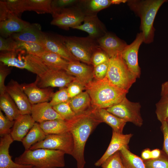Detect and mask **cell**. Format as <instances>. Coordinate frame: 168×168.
Here are the masks:
<instances>
[{
    "mask_svg": "<svg viewBox=\"0 0 168 168\" xmlns=\"http://www.w3.org/2000/svg\"><path fill=\"white\" fill-rule=\"evenodd\" d=\"M67 122L74 142L72 156L76 161L77 168H84L86 164L84 154L86 143L94 130L102 122L95 114L93 108Z\"/></svg>",
    "mask_w": 168,
    "mask_h": 168,
    "instance_id": "cell-1",
    "label": "cell"
},
{
    "mask_svg": "<svg viewBox=\"0 0 168 168\" xmlns=\"http://www.w3.org/2000/svg\"><path fill=\"white\" fill-rule=\"evenodd\" d=\"M94 109H106L121 101L128 92L113 84L106 77L93 80L85 86Z\"/></svg>",
    "mask_w": 168,
    "mask_h": 168,
    "instance_id": "cell-2",
    "label": "cell"
},
{
    "mask_svg": "<svg viewBox=\"0 0 168 168\" xmlns=\"http://www.w3.org/2000/svg\"><path fill=\"white\" fill-rule=\"evenodd\" d=\"M166 0H130L128 5L141 19L140 29L143 36V42L149 44L153 41L154 20L161 5Z\"/></svg>",
    "mask_w": 168,
    "mask_h": 168,
    "instance_id": "cell-3",
    "label": "cell"
},
{
    "mask_svg": "<svg viewBox=\"0 0 168 168\" xmlns=\"http://www.w3.org/2000/svg\"><path fill=\"white\" fill-rule=\"evenodd\" d=\"M65 153L59 150L40 148L25 150L14 161L22 165L36 168H59L65 166Z\"/></svg>",
    "mask_w": 168,
    "mask_h": 168,
    "instance_id": "cell-4",
    "label": "cell"
},
{
    "mask_svg": "<svg viewBox=\"0 0 168 168\" xmlns=\"http://www.w3.org/2000/svg\"><path fill=\"white\" fill-rule=\"evenodd\" d=\"M0 62L9 67L26 69L38 76L49 69L38 56L20 49L12 51H1Z\"/></svg>",
    "mask_w": 168,
    "mask_h": 168,
    "instance_id": "cell-5",
    "label": "cell"
},
{
    "mask_svg": "<svg viewBox=\"0 0 168 168\" xmlns=\"http://www.w3.org/2000/svg\"><path fill=\"white\" fill-rule=\"evenodd\" d=\"M106 77L113 84L128 92L137 79L128 69L121 54L110 58Z\"/></svg>",
    "mask_w": 168,
    "mask_h": 168,
    "instance_id": "cell-6",
    "label": "cell"
},
{
    "mask_svg": "<svg viewBox=\"0 0 168 168\" xmlns=\"http://www.w3.org/2000/svg\"><path fill=\"white\" fill-rule=\"evenodd\" d=\"M65 44L78 61L92 65L91 57L95 50L99 47L96 40L86 37L64 36Z\"/></svg>",
    "mask_w": 168,
    "mask_h": 168,
    "instance_id": "cell-7",
    "label": "cell"
},
{
    "mask_svg": "<svg viewBox=\"0 0 168 168\" xmlns=\"http://www.w3.org/2000/svg\"><path fill=\"white\" fill-rule=\"evenodd\" d=\"M141 107L139 102L131 101L125 97L119 103L106 110L127 122H131L136 126L141 127L143 124L140 113Z\"/></svg>",
    "mask_w": 168,
    "mask_h": 168,
    "instance_id": "cell-8",
    "label": "cell"
},
{
    "mask_svg": "<svg viewBox=\"0 0 168 168\" xmlns=\"http://www.w3.org/2000/svg\"><path fill=\"white\" fill-rule=\"evenodd\" d=\"M74 147L72 136L69 131L62 134H47L44 140L32 146L29 149L45 148L59 150L72 156Z\"/></svg>",
    "mask_w": 168,
    "mask_h": 168,
    "instance_id": "cell-9",
    "label": "cell"
},
{
    "mask_svg": "<svg viewBox=\"0 0 168 168\" xmlns=\"http://www.w3.org/2000/svg\"><path fill=\"white\" fill-rule=\"evenodd\" d=\"M51 24L68 30L81 25L85 15L77 6L65 9L53 16Z\"/></svg>",
    "mask_w": 168,
    "mask_h": 168,
    "instance_id": "cell-10",
    "label": "cell"
},
{
    "mask_svg": "<svg viewBox=\"0 0 168 168\" xmlns=\"http://www.w3.org/2000/svg\"><path fill=\"white\" fill-rule=\"evenodd\" d=\"M75 78L65 70L49 69L41 76H37L35 82L40 88L49 87L62 88L67 87Z\"/></svg>",
    "mask_w": 168,
    "mask_h": 168,
    "instance_id": "cell-11",
    "label": "cell"
},
{
    "mask_svg": "<svg viewBox=\"0 0 168 168\" xmlns=\"http://www.w3.org/2000/svg\"><path fill=\"white\" fill-rule=\"evenodd\" d=\"M143 41L141 32L138 33L134 41L128 45L121 53V56L130 72L137 78L140 77L141 69L138 62V53L140 45Z\"/></svg>",
    "mask_w": 168,
    "mask_h": 168,
    "instance_id": "cell-12",
    "label": "cell"
},
{
    "mask_svg": "<svg viewBox=\"0 0 168 168\" xmlns=\"http://www.w3.org/2000/svg\"><path fill=\"white\" fill-rule=\"evenodd\" d=\"M41 43L47 51L58 54L68 62L77 61L66 46L64 36L44 32Z\"/></svg>",
    "mask_w": 168,
    "mask_h": 168,
    "instance_id": "cell-13",
    "label": "cell"
},
{
    "mask_svg": "<svg viewBox=\"0 0 168 168\" xmlns=\"http://www.w3.org/2000/svg\"><path fill=\"white\" fill-rule=\"evenodd\" d=\"M6 91L15 102L20 114H30L32 105L24 91L21 84L12 79L6 86Z\"/></svg>",
    "mask_w": 168,
    "mask_h": 168,
    "instance_id": "cell-14",
    "label": "cell"
},
{
    "mask_svg": "<svg viewBox=\"0 0 168 168\" xmlns=\"http://www.w3.org/2000/svg\"><path fill=\"white\" fill-rule=\"evenodd\" d=\"M97 41L99 47L106 53L110 58L121 54L128 45L116 36L108 32Z\"/></svg>",
    "mask_w": 168,
    "mask_h": 168,
    "instance_id": "cell-15",
    "label": "cell"
},
{
    "mask_svg": "<svg viewBox=\"0 0 168 168\" xmlns=\"http://www.w3.org/2000/svg\"><path fill=\"white\" fill-rule=\"evenodd\" d=\"M83 21V24L73 29L85 31L89 36L96 40L107 32L105 26L97 14L85 16Z\"/></svg>",
    "mask_w": 168,
    "mask_h": 168,
    "instance_id": "cell-16",
    "label": "cell"
},
{
    "mask_svg": "<svg viewBox=\"0 0 168 168\" xmlns=\"http://www.w3.org/2000/svg\"><path fill=\"white\" fill-rule=\"evenodd\" d=\"M133 136L132 133L124 134L113 131L111 139L108 147L94 165L96 166H100L108 157L120 150L123 147L128 148V145Z\"/></svg>",
    "mask_w": 168,
    "mask_h": 168,
    "instance_id": "cell-17",
    "label": "cell"
},
{
    "mask_svg": "<svg viewBox=\"0 0 168 168\" xmlns=\"http://www.w3.org/2000/svg\"><path fill=\"white\" fill-rule=\"evenodd\" d=\"M23 90L32 105L48 102L54 94L50 88H40L35 81L30 84H21Z\"/></svg>",
    "mask_w": 168,
    "mask_h": 168,
    "instance_id": "cell-18",
    "label": "cell"
},
{
    "mask_svg": "<svg viewBox=\"0 0 168 168\" xmlns=\"http://www.w3.org/2000/svg\"><path fill=\"white\" fill-rule=\"evenodd\" d=\"M94 67L78 61L69 62L65 71L85 86L93 80Z\"/></svg>",
    "mask_w": 168,
    "mask_h": 168,
    "instance_id": "cell-19",
    "label": "cell"
},
{
    "mask_svg": "<svg viewBox=\"0 0 168 168\" xmlns=\"http://www.w3.org/2000/svg\"><path fill=\"white\" fill-rule=\"evenodd\" d=\"M13 141L10 133L0 138V168H33L31 166L19 164L12 160L9 153V148Z\"/></svg>",
    "mask_w": 168,
    "mask_h": 168,
    "instance_id": "cell-20",
    "label": "cell"
},
{
    "mask_svg": "<svg viewBox=\"0 0 168 168\" xmlns=\"http://www.w3.org/2000/svg\"><path fill=\"white\" fill-rule=\"evenodd\" d=\"M31 115L35 122L39 123L57 119H63L48 102L32 105Z\"/></svg>",
    "mask_w": 168,
    "mask_h": 168,
    "instance_id": "cell-21",
    "label": "cell"
},
{
    "mask_svg": "<svg viewBox=\"0 0 168 168\" xmlns=\"http://www.w3.org/2000/svg\"><path fill=\"white\" fill-rule=\"evenodd\" d=\"M35 123L30 114H20L14 121L10 133L14 141L21 142Z\"/></svg>",
    "mask_w": 168,
    "mask_h": 168,
    "instance_id": "cell-22",
    "label": "cell"
},
{
    "mask_svg": "<svg viewBox=\"0 0 168 168\" xmlns=\"http://www.w3.org/2000/svg\"><path fill=\"white\" fill-rule=\"evenodd\" d=\"M30 24L12 14L7 19L0 21V36L7 38L14 33L20 32Z\"/></svg>",
    "mask_w": 168,
    "mask_h": 168,
    "instance_id": "cell-23",
    "label": "cell"
},
{
    "mask_svg": "<svg viewBox=\"0 0 168 168\" xmlns=\"http://www.w3.org/2000/svg\"><path fill=\"white\" fill-rule=\"evenodd\" d=\"M44 33L40 25L34 23L30 24L20 32L14 33L11 36L17 41L41 43Z\"/></svg>",
    "mask_w": 168,
    "mask_h": 168,
    "instance_id": "cell-24",
    "label": "cell"
},
{
    "mask_svg": "<svg viewBox=\"0 0 168 168\" xmlns=\"http://www.w3.org/2000/svg\"><path fill=\"white\" fill-rule=\"evenodd\" d=\"M94 109L95 114L102 122L109 125L113 131L119 133H123L127 123L125 121L115 116L106 109Z\"/></svg>",
    "mask_w": 168,
    "mask_h": 168,
    "instance_id": "cell-25",
    "label": "cell"
},
{
    "mask_svg": "<svg viewBox=\"0 0 168 168\" xmlns=\"http://www.w3.org/2000/svg\"><path fill=\"white\" fill-rule=\"evenodd\" d=\"M50 70H66L69 62L54 53L45 51L37 55Z\"/></svg>",
    "mask_w": 168,
    "mask_h": 168,
    "instance_id": "cell-26",
    "label": "cell"
},
{
    "mask_svg": "<svg viewBox=\"0 0 168 168\" xmlns=\"http://www.w3.org/2000/svg\"><path fill=\"white\" fill-rule=\"evenodd\" d=\"M69 103L76 115L84 113L92 108L90 97L86 91L71 98Z\"/></svg>",
    "mask_w": 168,
    "mask_h": 168,
    "instance_id": "cell-27",
    "label": "cell"
},
{
    "mask_svg": "<svg viewBox=\"0 0 168 168\" xmlns=\"http://www.w3.org/2000/svg\"><path fill=\"white\" fill-rule=\"evenodd\" d=\"M111 4V0H79L77 6L86 16L96 15Z\"/></svg>",
    "mask_w": 168,
    "mask_h": 168,
    "instance_id": "cell-28",
    "label": "cell"
},
{
    "mask_svg": "<svg viewBox=\"0 0 168 168\" xmlns=\"http://www.w3.org/2000/svg\"><path fill=\"white\" fill-rule=\"evenodd\" d=\"M39 124L47 135L62 134L70 131L68 122L62 119L48 120Z\"/></svg>",
    "mask_w": 168,
    "mask_h": 168,
    "instance_id": "cell-29",
    "label": "cell"
},
{
    "mask_svg": "<svg viewBox=\"0 0 168 168\" xmlns=\"http://www.w3.org/2000/svg\"><path fill=\"white\" fill-rule=\"evenodd\" d=\"M0 110L11 120L15 121L20 114L16 104L6 92L0 95Z\"/></svg>",
    "mask_w": 168,
    "mask_h": 168,
    "instance_id": "cell-30",
    "label": "cell"
},
{
    "mask_svg": "<svg viewBox=\"0 0 168 168\" xmlns=\"http://www.w3.org/2000/svg\"><path fill=\"white\" fill-rule=\"evenodd\" d=\"M46 135L39 124L35 122L21 142L25 150H27L35 143L44 140Z\"/></svg>",
    "mask_w": 168,
    "mask_h": 168,
    "instance_id": "cell-31",
    "label": "cell"
},
{
    "mask_svg": "<svg viewBox=\"0 0 168 168\" xmlns=\"http://www.w3.org/2000/svg\"><path fill=\"white\" fill-rule=\"evenodd\" d=\"M119 151L125 168H146L142 158L131 152L128 148L123 147Z\"/></svg>",
    "mask_w": 168,
    "mask_h": 168,
    "instance_id": "cell-32",
    "label": "cell"
},
{
    "mask_svg": "<svg viewBox=\"0 0 168 168\" xmlns=\"http://www.w3.org/2000/svg\"><path fill=\"white\" fill-rule=\"evenodd\" d=\"M51 0H24L25 11H33L38 14L51 13Z\"/></svg>",
    "mask_w": 168,
    "mask_h": 168,
    "instance_id": "cell-33",
    "label": "cell"
},
{
    "mask_svg": "<svg viewBox=\"0 0 168 168\" xmlns=\"http://www.w3.org/2000/svg\"><path fill=\"white\" fill-rule=\"evenodd\" d=\"M18 49L25 50L28 54L37 56L47 50L41 43L35 42L17 41Z\"/></svg>",
    "mask_w": 168,
    "mask_h": 168,
    "instance_id": "cell-34",
    "label": "cell"
},
{
    "mask_svg": "<svg viewBox=\"0 0 168 168\" xmlns=\"http://www.w3.org/2000/svg\"><path fill=\"white\" fill-rule=\"evenodd\" d=\"M155 113L158 120L161 123L168 118V96H162L156 104Z\"/></svg>",
    "mask_w": 168,
    "mask_h": 168,
    "instance_id": "cell-35",
    "label": "cell"
},
{
    "mask_svg": "<svg viewBox=\"0 0 168 168\" xmlns=\"http://www.w3.org/2000/svg\"><path fill=\"white\" fill-rule=\"evenodd\" d=\"M78 0H54L51 3V13L52 16L62 10L77 5Z\"/></svg>",
    "mask_w": 168,
    "mask_h": 168,
    "instance_id": "cell-36",
    "label": "cell"
},
{
    "mask_svg": "<svg viewBox=\"0 0 168 168\" xmlns=\"http://www.w3.org/2000/svg\"><path fill=\"white\" fill-rule=\"evenodd\" d=\"M53 107L62 118L66 121L71 120L76 116L70 106L69 101L58 104Z\"/></svg>",
    "mask_w": 168,
    "mask_h": 168,
    "instance_id": "cell-37",
    "label": "cell"
},
{
    "mask_svg": "<svg viewBox=\"0 0 168 168\" xmlns=\"http://www.w3.org/2000/svg\"><path fill=\"white\" fill-rule=\"evenodd\" d=\"M143 161L146 168H168V156L162 150L158 158Z\"/></svg>",
    "mask_w": 168,
    "mask_h": 168,
    "instance_id": "cell-38",
    "label": "cell"
},
{
    "mask_svg": "<svg viewBox=\"0 0 168 168\" xmlns=\"http://www.w3.org/2000/svg\"><path fill=\"white\" fill-rule=\"evenodd\" d=\"M101 166L102 168H125L119 151L116 152L108 157Z\"/></svg>",
    "mask_w": 168,
    "mask_h": 168,
    "instance_id": "cell-39",
    "label": "cell"
},
{
    "mask_svg": "<svg viewBox=\"0 0 168 168\" xmlns=\"http://www.w3.org/2000/svg\"><path fill=\"white\" fill-rule=\"evenodd\" d=\"M70 99L66 87H63L54 93L49 103L52 106H53L61 103L68 102Z\"/></svg>",
    "mask_w": 168,
    "mask_h": 168,
    "instance_id": "cell-40",
    "label": "cell"
},
{
    "mask_svg": "<svg viewBox=\"0 0 168 168\" xmlns=\"http://www.w3.org/2000/svg\"><path fill=\"white\" fill-rule=\"evenodd\" d=\"M110 58L106 53L100 47H97L93 53L91 57L92 65L93 67L109 61Z\"/></svg>",
    "mask_w": 168,
    "mask_h": 168,
    "instance_id": "cell-41",
    "label": "cell"
},
{
    "mask_svg": "<svg viewBox=\"0 0 168 168\" xmlns=\"http://www.w3.org/2000/svg\"><path fill=\"white\" fill-rule=\"evenodd\" d=\"M7 7L13 14L18 16L25 11L24 0H5Z\"/></svg>",
    "mask_w": 168,
    "mask_h": 168,
    "instance_id": "cell-42",
    "label": "cell"
},
{
    "mask_svg": "<svg viewBox=\"0 0 168 168\" xmlns=\"http://www.w3.org/2000/svg\"><path fill=\"white\" fill-rule=\"evenodd\" d=\"M14 121L9 119L0 110V135L1 137L10 133Z\"/></svg>",
    "mask_w": 168,
    "mask_h": 168,
    "instance_id": "cell-43",
    "label": "cell"
},
{
    "mask_svg": "<svg viewBox=\"0 0 168 168\" xmlns=\"http://www.w3.org/2000/svg\"><path fill=\"white\" fill-rule=\"evenodd\" d=\"M70 99L78 95L85 89V86L76 78L66 87Z\"/></svg>",
    "mask_w": 168,
    "mask_h": 168,
    "instance_id": "cell-44",
    "label": "cell"
},
{
    "mask_svg": "<svg viewBox=\"0 0 168 168\" xmlns=\"http://www.w3.org/2000/svg\"><path fill=\"white\" fill-rule=\"evenodd\" d=\"M18 49L17 41L11 36L5 38L0 36V50L1 51H12Z\"/></svg>",
    "mask_w": 168,
    "mask_h": 168,
    "instance_id": "cell-45",
    "label": "cell"
},
{
    "mask_svg": "<svg viewBox=\"0 0 168 168\" xmlns=\"http://www.w3.org/2000/svg\"><path fill=\"white\" fill-rule=\"evenodd\" d=\"M11 68L1 62L0 63V95L6 91V86L5 85L6 78L10 73Z\"/></svg>",
    "mask_w": 168,
    "mask_h": 168,
    "instance_id": "cell-46",
    "label": "cell"
},
{
    "mask_svg": "<svg viewBox=\"0 0 168 168\" xmlns=\"http://www.w3.org/2000/svg\"><path fill=\"white\" fill-rule=\"evenodd\" d=\"M109 61L94 67L93 75V77L95 80H102L106 77Z\"/></svg>",
    "mask_w": 168,
    "mask_h": 168,
    "instance_id": "cell-47",
    "label": "cell"
},
{
    "mask_svg": "<svg viewBox=\"0 0 168 168\" xmlns=\"http://www.w3.org/2000/svg\"><path fill=\"white\" fill-rule=\"evenodd\" d=\"M161 123V129L163 135L162 151L168 156V123L165 121Z\"/></svg>",
    "mask_w": 168,
    "mask_h": 168,
    "instance_id": "cell-48",
    "label": "cell"
},
{
    "mask_svg": "<svg viewBox=\"0 0 168 168\" xmlns=\"http://www.w3.org/2000/svg\"><path fill=\"white\" fill-rule=\"evenodd\" d=\"M12 14L9 10L5 0L0 1V21L8 19Z\"/></svg>",
    "mask_w": 168,
    "mask_h": 168,
    "instance_id": "cell-49",
    "label": "cell"
},
{
    "mask_svg": "<svg viewBox=\"0 0 168 168\" xmlns=\"http://www.w3.org/2000/svg\"><path fill=\"white\" fill-rule=\"evenodd\" d=\"M151 150L149 148L144 149L141 152V157L143 160L151 159Z\"/></svg>",
    "mask_w": 168,
    "mask_h": 168,
    "instance_id": "cell-50",
    "label": "cell"
},
{
    "mask_svg": "<svg viewBox=\"0 0 168 168\" xmlns=\"http://www.w3.org/2000/svg\"><path fill=\"white\" fill-rule=\"evenodd\" d=\"M161 96H168V81L162 84L161 91Z\"/></svg>",
    "mask_w": 168,
    "mask_h": 168,
    "instance_id": "cell-51",
    "label": "cell"
},
{
    "mask_svg": "<svg viewBox=\"0 0 168 168\" xmlns=\"http://www.w3.org/2000/svg\"><path fill=\"white\" fill-rule=\"evenodd\" d=\"M161 150L159 149H155L151 151V159L158 158L161 156Z\"/></svg>",
    "mask_w": 168,
    "mask_h": 168,
    "instance_id": "cell-52",
    "label": "cell"
},
{
    "mask_svg": "<svg viewBox=\"0 0 168 168\" xmlns=\"http://www.w3.org/2000/svg\"><path fill=\"white\" fill-rule=\"evenodd\" d=\"M126 0H111V4H118L121 3H125L127 2Z\"/></svg>",
    "mask_w": 168,
    "mask_h": 168,
    "instance_id": "cell-53",
    "label": "cell"
},
{
    "mask_svg": "<svg viewBox=\"0 0 168 168\" xmlns=\"http://www.w3.org/2000/svg\"><path fill=\"white\" fill-rule=\"evenodd\" d=\"M166 121H167L168 123V118L166 119Z\"/></svg>",
    "mask_w": 168,
    "mask_h": 168,
    "instance_id": "cell-54",
    "label": "cell"
},
{
    "mask_svg": "<svg viewBox=\"0 0 168 168\" xmlns=\"http://www.w3.org/2000/svg\"><path fill=\"white\" fill-rule=\"evenodd\" d=\"M33 168H36L35 167H33Z\"/></svg>",
    "mask_w": 168,
    "mask_h": 168,
    "instance_id": "cell-55",
    "label": "cell"
}]
</instances>
